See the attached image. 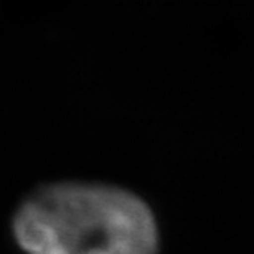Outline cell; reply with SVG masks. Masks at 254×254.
I'll return each instance as SVG.
<instances>
[{"label": "cell", "mask_w": 254, "mask_h": 254, "mask_svg": "<svg viewBox=\"0 0 254 254\" xmlns=\"http://www.w3.org/2000/svg\"><path fill=\"white\" fill-rule=\"evenodd\" d=\"M27 254H160L155 215L113 184L64 180L35 189L12 221Z\"/></svg>", "instance_id": "obj_1"}]
</instances>
